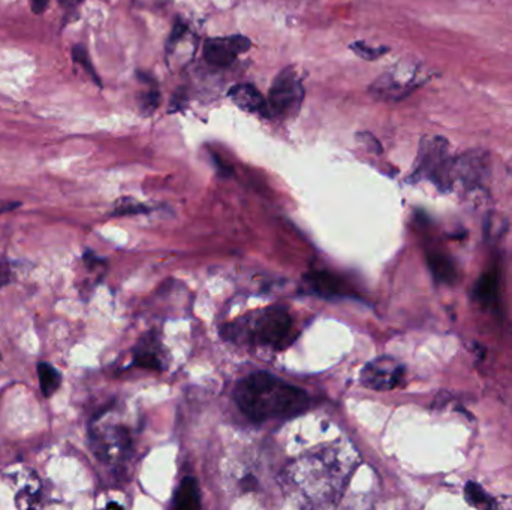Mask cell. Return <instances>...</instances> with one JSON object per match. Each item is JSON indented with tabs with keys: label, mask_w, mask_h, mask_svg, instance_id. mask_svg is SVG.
Instances as JSON below:
<instances>
[{
	"label": "cell",
	"mask_w": 512,
	"mask_h": 510,
	"mask_svg": "<svg viewBox=\"0 0 512 510\" xmlns=\"http://www.w3.org/2000/svg\"><path fill=\"white\" fill-rule=\"evenodd\" d=\"M234 400L253 422L294 418L309 407L305 390L277 379L266 371L252 373L238 382Z\"/></svg>",
	"instance_id": "6da1fadb"
},
{
	"label": "cell",
	"mask_w": 512,
	"mask_h": 510,
	"mask_svg": "<svg viewBox=\"0 0 512 510\" xmlns=\"http://www.w3.org/2000/svg\"><path fill=\"white\" fill-rule=\"evenodd\" d=\"M229 329L223 332H228L231 338L242 334L256 346L271 347L275 351L285 349L295 338L292 318L285 307L279 305L266 308L255 319H247L243 328L229 325Z\"/></svg>",
	"instance_id": "7a4b0ae2"
},
{
	"label": "cell",
	"mask_w": 512,
	"mask_h": 510,
	"mask_svg": "<svg viewBox=\"0 0 512 510\" xmlns=\"http://www.w3.org/2000/svg\"><path fill=\"white\" fill-rule=\"evenodd\" d=\"M90 444L102 462L120 464L132 451L131 429L121 422L114 409H105L90 424Z\"/></svg>",
	"instance_id": "3957f363"
},
{
	"label": "cell",
	"mask_w": 512,
	"mask_h": 510,
	"mask_svg": "<svg viewBox=\"0 0 512 510\" xmlns=\"http://www.w3.org/2000/svg\"><path fill=\"white\" fill-rule=\"evenodd\" d=\"M450 144L442 136H425L421 141L414 179H427L442 190L451 189Z\"/></svg>",
	"instance_id": "277c9868"
},
{
	"label": "cell",
	"mask_w": 512,
	"mask_h": 510,
	"mask_svg": "<svg viewBox=\"0 0 512 510\" xmlns=\"http://www.w3.org/2000/svg\"><path fill=\"white\" fill-rule=\"evenodd\" d=\"M305 92L300 80L297 77L294 68H286L277 73L273 86H271L267 105L268 117H286L292 114V111L299 110L303 101Z\"/></svg>",
	"instance_id": "5b68a950"
},
{
	"label": "cell",
	"mask_w": 512,
	"mask_h": 510,
	"mask_svg": "<svg viewBox=\"0 0 512 510\" xmlns=\"http://www.w3.org/2000/svg\"><path fill=\"white\" fill-rule=\"evenodd\" d=\"M490 175V156L483 150H470L453 159L451 189L459 184L466 192L483 188Z\"/></svg>",
	"instance_id": "8992f818"
},
{
	"label": "cell",
	"mask_w": 512,
	"mask_h": 510,
	"mask_svg": "<svg viewBox=\"0 0 512 510\" xmlns=\"http://www.w3.org/2000/svg\"><path fill=\"white\" fill-rule=\"evenodd\" d=\"M420 77V69L397 66L377 78L370 87V93L381 101H400L424 82Z\"/></svg>",
	"instance_id": "52a82bcc"
},
{
	"label": "cell",
	"mask_w": 512,
	"mask_h": 510,
	"mask_svg": "<svg viewBox=\"0 0 512 510\" xmlns=\"http://www.w3.org/2000/svg\"><path fill=\"white\" fill-rule=\"evenodd\" d=\"M405 367L392 357H381L368 362L361 371L362 385L373 390H390L400 385Z\"/></svg>",
	"instance_id": "ba28073f"
},
{
	"label": "cell",
	"mask_w": 512,
	"mask_h": 510,
	"mask_svg": "<svg viewBox=\"0 0 512 510\" xmlns=\"http://www.w3.org/2000/svg\"><path fill=\"white\" fill-rule=\"evenodd\" d=\"M251 47V39L243 35L210 38L204 43V58L213 66L227 68L236 62L240 54L249 51Z\"/></svg>",
	"instance_id": "9c48e42d"
},
{
	"label": "cell",
	"mask_w": 512,
	"mask_h": 510,
	"mask_svg": "<svg viewBox=\"0 0 512 510\" xmlns=\"http://www.w3.org/2000/svg\"><path fill=\"white\" fill-rule=\"evenodd\" d=\"M14 485L17 486L15 492V505L19 509H27L39 505L43 485L36 473L32 470H21L14 477Z\"/></svg>",
	"instance_id": "30bf717a"
},
{
	"label": "cell",
	"mask_w": 512,
	"mask_h": 510,
	"mask_svg": "<svg viewBox=\"0 0 512 510\" xmlns=\"http://www.w3.org/2000/svg\"><path fill=\"white\" fill-rule=\"evenodd\" d=\"M229 97L243 111L268 117L267 99L253 84H237L232 87L229 90Z\"/></svg>",
	"instance_id": "8fae6325"
},
{
	"label": "cell",
	"mask_w": 512,
	"mask_h": 510,
	"mask_svg": "<svg viewBox=\"0 0 512 510\" xmlns=\"http://www.w3.org/2000/svg\"><path fill=\"white\" fill-rule=\"evenodd\" d=\"M307 284L316 294L321 297H348L351 294L348 284L336 274L327 273V271H312L306 275Z\"/></svg>",
	"instance_id": "7c38bea8"
},
{
	"label": "cell",
	"mask_w": 512,
	"mask_h": 510,
	"mask_svg": "<svg viewBox=\"0 0 512 510\" xmlns=\"http://www.w3.org/2000/svg\"><path fill=\"white\" fill-rule=\"evenodd\" d=\"M159 347H156L155 336L151 334L144 340H141L140 344L136 349L134 362L136 366L151 370H160L164 368L162 359L159 357Z\"/></svg>",
	"instance_id": "4fadbf2b"
},
{
	"label": "cell",
	"mask_w": 512,
	"mask_h": 510,
	"mask_svg": "<svg viewBox=\"0 0 512 510\" xmlns=\"http://www.w3.org/2000/svg\"><path fill=\"white\" fill-rule=\"evenodd\" d=\"M175 509L195 510L201 507L198 483L194 477H186L180 483L175 496Z\"/></svg>",
	"instance_id": "5bb4252c"
},
{
	"label": "cell",
	"mask_w": 512,
	"mask_h": 510,
	"mask_svg": "<svg viewBox=\"0 0 512 510\" xmlns=\"http://www.w3.org/2000/svg\"><path fill=\"white\" fill-rule=\"evenodd\" d=\"M427 262L431 267V273L436 279L442 282V283H454L457 279V271H455V265L451 260L450 256L440 253V251H433L427 256Z\"/></svg>",
	"instance_id": "9a60e30c"
},
{
	"label": "cell",
	"mask_w": 512,
	"mask_h": 510,
	"mask_svg": "<svg viewBox=\"0 0 512 510\" xmlns=\"http://www.w3.org/2000/svg\"><path fill=\"white\" fill-rule=\"evenodd\" d=\"M498 274L494 271H490L487 274H484L477 283V290H475V297L483 305H492L494 298L498 297L499 288Z\"/></svg>",
	"instance_id": "2e32d148"
},
{
	"label": "cell",
	"mask_w": 512,
	"mask_h": 510,
	"mask_svg": "<svg viewBox=\"0 0 512 510\" xmlns=\"http://www.w3.org/2000/svg\"><path fill=\"white\" fill-rule=\"evenodd\" d=\"M39 385L43 390V394L45 397H51V395L58 390L60 386V375L58 371L54 368L51 364L47 362H41L38 366Z\"/></svg>",
	"instance_id": "e0dca14e"
},
{
	"label": "cell",
	"mask_w": 512,
	"mask_h": 510,
	"mask_svg": "<svg viewBox=\"0 0 512 510\" xmlns=\"http://www.w3.org/2000/svg\"><path fill=\"white\" fill-rule=\"evenodd\" d=\"M464 496H466V500L475 507H490L492 506V497L488 496L483 486L474 483V482L466 485Z\"/></svg>",
	"instance_id": "ac0fdd59"
},
{
	"label": "cell",
	"mask_w": 512,
	"mask_h": 510,
	"mask_svg": "<svg viewBox=\"0 0 512 510\" xmlns=\"http://www.w3.org/2000/svg\"><path fill=\"white\" fill-rule=\"evenodd\" d=\"M351 50L357 54L358 58H364V60H376L384 54L388 53L387 47H370L368 43L357 41V42L351 43Z\"/></svg>",
	"instance_id": "d6986e66"
},
{
	"label": "cell",
	"mask_w": 512,
	"mask_h": 510,
	"mask_svg": "<svg viewBox=\"0 0 512 510\" xmlns=\"http://www.w3.org/2000/svg\"><path fill=\"white\" fill-rule=\"evenodd\" d=\"M73 58L78 65H81L82 69H84V71H86V73H88L89 75L97 82V84H101L99 80H97V71L93 69L92 63H90V58H89V54L86 50L80 47V45H77V47L73 50Z\"/></svg>",
	"instance_id": "ffe728a7"
},
{
	"label": "cell",
	"mask_w": 512,
	"mask_h": 510,
	"mask_svg": "<svg viewBox=\"0 0 512 510\" xmlns=\"http://www.w3.org/2000/svg\"><path fill=\"white\" fill-rule=\"evenodd\" d=\"M160 95L158 90H149L147 93H143L140 97L141 110L151 114L153 111L159 105Z\"/></svg>",
	"instance_id": "44dd1931"
},
{
	"label": "cell",
	"mask_w": 512,
	"mask_h": 510,
	"mask_svg": "<svg viewBox=\"0 0 512 510\" xmlns=\"http://www.w3.org/2000/svg\"><path fill=\"white\" fill-rule=\"evenodd\" d=\"M11 280V268L10 265L5 264V262H0V288L5 286V284L10 283Z\"/></svg>",
	"instance_id": "7402d4cb"
},
{
	"label": "cell",
	"mask_w": 512,
	"mask_h": 510,
	"mask_svg": "<svg viewBox=\"0 0 512 510\" xmlns=\"http://www.w3.org/2000/svg\"><path fill=\"white\" fill-rule=\"evenodd\" d=\"M30 6L35 14H43L49 6V0H30Z\"/></svg>",
	"instance_id": "603a6c76"
},
{
	"label": "cell",
	"mask_w": 512,
	"mask_h": 510,
	"mask_svg": "<svg viewBox=\"0 0 512 510\" xmlns=\"http://www.w3.org/2000/svg\"><path fill=\"white\" fill-rule=\"evenodd\" d=\"M82 2H84V0H58V4L66 11L75 10L77 6L81 5Z\"/></svg>",
	"instance_id": "cb8c5ba5"
},
{
	"label": "cell",
	"mask_w": 512,
	"mask_h": 510,
	"mask_svg": "<svg viewBox=\"0 0 512 510\" xmlns=\"http://www.w3.org/2000/svg\"><path fill=\"white\" fill-rule=\"evenodd\" d=\"M214 160H216V165H218L219 171H221V174H222V175H225V177H227V175H231L232 174L231 166H228V165L225 164V162H223V160L221 159L219 156H214Z\"/></svg>",
	"instance_id": "d4e9b609"
},
{
	"label": "cell",
	"mask_w": 512,
	"mask_h": 510,
	"mask_svg": "<svg viewBox=\"0 0 512 510\" xmlns=\"http://www.w3.org/2000/svg\"><path fill=\"white\" fill-rule=\"evenodd\" d=\"M19 203H6V201H0V212H11L14 208L19 207Z\"/></svg>",
	"instance_id": "484cf974"
},
{
	"label": "cell",
	"mask_w": 512,
	"mask_h": 510,
	"mask_svg": "<svg viewBox=\"0 0 512 510\" xmlns=\"http://www.w3.org/2000/svg\"><path fill=\"white\" fill-rule=\"evenodd\" d=\"M508 173L511 174L512 175V159L509 160V164H508Z\"/></svg>",
	"instance_id": "4316f807"
}]
</instances>
